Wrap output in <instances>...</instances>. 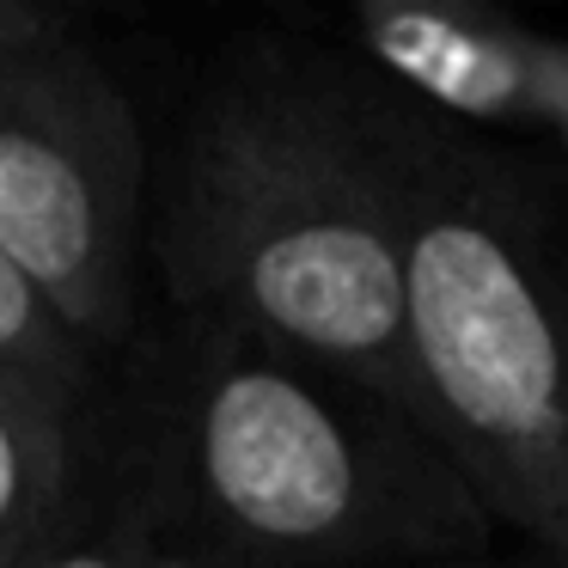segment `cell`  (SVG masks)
<instances>
[{
    "label": "cell",
    "instance_id": "obj_8",
    "mask_svg": "<svg viewBox=\"0 0 568 568\" xmlns=\"http://www.w3.org/2000/svg\"><path fill=\"white\" fill-rule=\"evenodd\" d=\"M99 361L104 355H92L62 312L26 282V270L0 251V385L87 409V397L99 392Z\"/></svg>",
    "mask_w": 568,
    "mask_h": 568
},
{
    "label": "cell",
    "instance_id": "obj_12",
    "mask_svg": "<svg viewBox=\"0 0 568 568\" xmlns=\"http://www.w3.org/2000/svg\"><path fill=\"white\" fill-rule=\"evenodd\" d=\"M160 568H226V562H214L209 550H196V544H172Z\"/></svg>",
    "mask_w": 568,
    "mask_h": 568
},
{
    "label": "cell",
    "instance_id": "obj_6",
    "mask_svg": "<svg viewBox=\"0 0 568 568\" xmlns=\"http://www.w3.org/2000/svg\"><path fill=\"white\" fill-rule=\"evenodd\" d=\"M80 483V409L0 385V568H13Z\"/></svg>",
    "mask_w": 568,
    "mask_h": 568
},
{
    "label": "cell",
    "instance_id": "obj_13",
    "mask_svg": "<svg viewBox=\"0 0 568 568\" xmlns=\"http://www.w3.org/2000/svg\"><path fill=\"white\" fill-rule=\"evenodd\" d=\"M562 312H568V245H562Z\"/></svg>",
    "mask_w": 568,
    "mask_h": 568
},
{
    "label": "cell",
    "instance_id": "obj_10",
    "mask_svg": "<svg viewBox=\"0 0 568 568\" xmlns=\"http://www.w3.org/2000/svg\"><path fill=\"white\" fill-rule=\"evenodd\" d=\"M544 141L568 153V38L556 43V68H550V92H544V123H538Z\"/></svg>",
    "mask_w": 568,
    "mask_h": 568
},
{
    "label": "cell",
    "instance_id": "obj_4",
    "mask_svg": "<svg viewBox=\"0 0 568 568\" xmlns=\"http://www.w3.org/2000/svg\"><path fill=\"white\" fill-rule=\"evenodd\" d=\"M148 190L135 104L80 43L55 38L0 68V251L92 355L135 336Z\"/></svg>",
    "mask_w": 568,
    "mask_h": 568
},
{
    "label": "cell",
    "instance_id": "obj_2",
    "mask_svg": "<svg viewBox=\"0 0 568 568\" xmlns=\"http://www.w3.org/2000/svg\"><path fill=\"white\" fill-rule=\"evenodd\" d=\"M153 470L226 568H453L501 519L409 404L251 331L178 318Z\"/></svg>",
    "mask_w": 568,
    "mask_h": 568
},
{
    "label": "cell",
    "instance_id": "obj_9",
    "mask_svg": "<svg viewBox=\"0 0 568 568\" xmlns=\"http://www.w3.org/2000/svg\"><path fill=\"white\" fill-rule=\"evenodd\" d=\"M55 38H62V26H55L50 13H38L26 0H0V68L31 55V50H43V43H55Z\"/></svg>",
    "mask_w": 568,
    "mask_h": 568
},
{
    "label": "cell",
    "instance_id": "obj_7",
    "mask_svg": "<svg viewBox=\"0 0 568 568\" xmlns=\"http://www.w3.org/2000/svg\"><path fill=\"white\" fill-rule=\"evenodd\" d=\"M178 544L172 501L160 489V470H141L135 483L92 495L87 483L68 489L43 538L19 556L13 568H160L165 550Z\"/></svg>",
    "mask_w": 568,
    "mask_h": 568
},
{
    "label": "cell",
    "instance_id": "obj_5",
    "mask_svg": "<svg viewBox=\"0 0 568 568\" xmlns=\"http://www.w3.org/2000/svg\"><path fill=\"white\" fill-rule=\"evenodd\" d=\"M556 43L477 0H361L355 55L458 129L538 135Z\"/></svg>",
    "mask_w": 568,
    "mask_h": 568
},
{
    "label": "cell",
    "instance_id": "obj_11",
    "mask_svg": "<svg viewBox=\"0 0 568 568\" xmlns=\"http://www.w3.org/2000/svg\"><path fill=\"white\" fill-rule=\"evenodd\" d=\"M453 568H562V562H556V556H544V550H531V544H519L514 556L489 550V556H470V562H453Z\"/></svg>",
    "mask_w": 568,
    "mask_h": 568
},
{
    "label": "cell",
    "instance_id": "obj_1",
    "mask_svg": "<svg viewBox=\"0 0 568 568\" xmlns=\"http://www.w3.org/2000/svg\"><path fill=\"white\" fill-rule=\"evenodd\" d=\"M153 257L178 318L331 361L428 422L392 92L282 43L226 55L178 129Z\"/></svg>",
    "mask_w": 568,
    "mask_h": 568
},
{
    "label": "cell",
    "instance_id": "obj_3",
    "mask_svg": "<svg viewBox=\"0 0 568 568\" xmlns=\"http://www.w3.org/2000/svg\"><path fill=\"white\" fill-rule=\"evenodd\" d=\"M409 348L434 440L501 531L568 568V312L544 202L458 123L397 92Z\"/></svg>",
    "mask_w": 568,
    "mask_h": 568
}]
</instances>
